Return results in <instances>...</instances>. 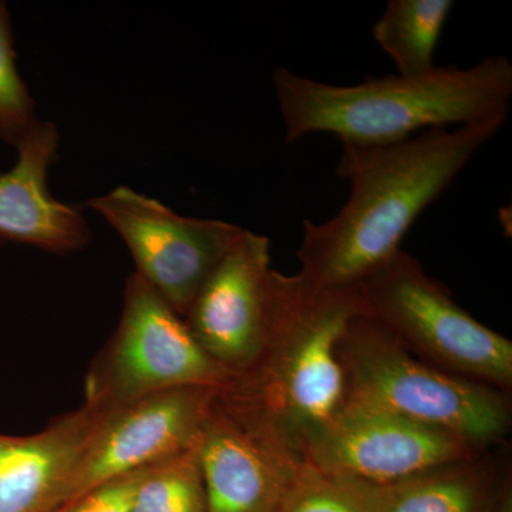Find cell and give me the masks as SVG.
I'll return each instance as SVG.
<instances>
[{
    "label": "cell",
    "instance_id": "1",
    "mask_svg": "<svg viewBox=\"0 0 512 512\" xmlns=\"http://www.w3.org/2000/svg\"><path fill=\"white\" fill-rule=\"evenodd\" d=\"M505 123L434 128L386 147L343 146L336 174L349 181L348 201L326 222H303L298 275L322 289L359 284L399 251L421 212Z\"/></svg>",
    "mask_w": 512,
    "mask_h": 512
},
{
    "label": "cell",
    "instance_id": "2",
    "mask_svg": "<svg viewBox=\"0 0 512 512\" xmlns=\"http://www.w3.org/2000/svg\"><path fill=\"white\" fill-rule=\"evenodd\" d=\"M357 315L363 311L356 286L316 288L272 269L261 352L218 390V400L302 461L306 444L346 402L336 348Z\"/></svg>",
    "mask_w": 512,
    "mask_h": 512
},
{
    "label": "cell",
    "instance_id": "3",
    "mask_svg": "<svg viewBox=\"0 0 512 512\" xmlns=\"http://www.w3.org/2000/svg\"><path fill=\"white\" fill-rule=\"evenodd\" d=\"M274 89L285 141L313 133L338 137L342 146L386 147L434 128L508 120L512 64L507 57L434 67L420 76H384L355 86H333L291 70H276Z\"/></svg>",
    "mask_w": 512,
    "mask_h": 512
},
{
    "label": "cell",
    "instance_id": "4",
    "mask_svg": "<svg viewBox=\"0 0 512 512\" xmlns=\"http://www.w3.org/2000/svg\"><path fill=\"white\" fill-rule=\"evenodd\" d=\"M336 355L346 402L448 431L484 450L510 431L511 407L503 390L429 365L365 315L350 320Z\"/></svg>",
    "mask_w": 512,
    "mask_h": 512
},
{
    "label": "cell",
    "instance_id": "5",
    "mask_svg": "<svg viewBox=\"0 0 512 512\" xmlns=\"http://www.w3.org/2000/svg\"><path fill=\"white\" fill-rule=\"evenodd\" d=\"M363 315L393 333L429 365L507 392L512 384L511 340L457 305L402 248L356 285Z\"/></svg>",
    "mask_w": 512,
    "mask_h": 512
},
{
    "label": "cell",
    "instance_id": "6",
    "mask_svg": "<svg viewBox=\"0 0 512 512\" xmlns=\"http://www.w3.org/2000/svg\"><path fill=\"white\" fill-rule=\"evenodd\" d=\"M198 345L185 320L134 272L119 326L86 376L84 403L111 410L180 387L222 389L232 379Z\"/></svg>",
    "mask_w": 512,
    "mask_h": 512
},
{
    "label": "cell",
    "instance_id": "7",
    "mask_svg": "<svg viewBox=\"0 0 512 512\" xmlns=\"http://www.w3.org/2000/svg\"><path fill=\"white\" fill-rule=\"evenodd\" d=\"M87 207L120 235L136 274L183 319L208 276L244 232L232 222L185 217L124 185L92 198Z\"/></svg>",
    "mask_w": 512,
    "mask_h": 512
},
{
    "label": "cell",
    "instance_id": "8",
    "mask_svg": "<svg viewBox=\"0 0 512 512\" xmlns=\"http://www.w3.org/2000/svg\"><path fill=\"white\" fill-rule=\"evenodd\" d=\"M218 389L180 387L104 410L79 460L40 512H55L101 485L197 446Z\"/></svg>",
    "mask_w": 512,
    "mask_h": 512
},
{
    "label": "cell",
    "instance_id": "9",
    "mask_svg": "<svg viewBox=\"0 0 512 512\" xmlns=\"http://www.w3.org/2000/svg\"><path fill=\"white\" fill-rule=\"evenodd\" d=\"M484 448L448 431L345 402L306 444L303 463L379 485L480 456Z\"/></svg>",
    "mask_w": 512,
    "mask_h": 512
},
{
    "label": "cell",
    "instance_id": "10",
    "mask_svg": "<svg viewBox=\"0 0 512 512\" xmlns=\"http://www.w3.org/2000/svg\"><path fill=\"white\" fill-rule=\"evenodd\" d=\"M271 271V241L244 229L184 316L202 350L234 377L261 352Z\"/></svg>",
    "mask_w": 512,
    "mask_h": 512
},
{
    "label": "cell",
    "instance_id": "11",
    "mask_svg": "<svg viewBox=\"0 0 512 512\" xmlns=\"http://www.w3.org/2000/svg\"><path fill=\"white\" fill-rule=\"evenodd\" d=\"M195 450L207 512H278L302 463L225 409L217 396Z\"/></svg>",
    "mask_w": 512,
    "mask_h": 512
},
{
    "label": "cell",
    "instance_id": "12",
    "mask_svg": "<svg viewBox=\"0 0 512 512\" xmlns=\"http://www.w3.org/2000/svg\"><path fill=\"white\" fill-rule=\"evenodd\" d=\"M59 147V128L45 120L37 121L15 147V165L0 174V241L52 254H70L89 244L82 212L53 197L47 183Z\"/></svg>",
    "mask_w": 512,
    "mask_h": 512
},
{
    "label": "cell",
    "instance_id": "13",
    "mask_svg": "<svg viewBox=\"0 0 512 512\" xmlns=\"http://www.w3.org/2000/svg\"><path fill=\"white\" fill-rule=\"evenodd\" d=\"M103 412L83 403L39 433H0V512H40L79 460Z\"/></svg>",
    "mask_w": 512,
    "mask_h": 512
},
{
    "label": "cell",
    "instance_id": "14",
    "mask_svg": "<svg viewBox=\"0 0 512 512\" xmlns=\"http://www.w3.org/2000/svg\"><path fill=\"white\" fill-rule=\"evenodd\" d=\"M491 466L483 453L384 487L379 512H490Z\"/></svg>",
    "mask_w": 512,
    "mask_h": 512
},
{
    "label": "cell",
    "instance_id": "15",
    "mask_svg": "<svg viewBox=\"0 0 512 512\" xmlns=\"http://www.w3.org/2000/svg\"><path fill=\"white\" fill-rule=\"evenodd\" d=\"M454 8L451 0H390L372 35L400 76H420L436 67L434 53Z\"/></svg>",
    "mask_w": 512,
    "mask_h": 512
},
{
    "label": "cell",
    "instance_id": "16",
    "mask_svg": "<svg viewBox=\"0 0 512 512\" xmlns=\"http://www.w3.org/2000/svg\"><path fill=\"white\" fill-rule=\"evenodd\" d=\"M384 487L301 463L278 512H379Z\"/></svg>",
    "mask_w": 512,
    "mask_h": 512
},
{
    "label": "cell",
    "instance_id": "17",
    "mask_svg": "<svg viewBox=\"0 0 512 512\" xmlns=\"http://www.w3.org/2000/svg\"><path fill=\"white\" fill-rule=\"evenodd\" d=\"M130 512H207L195 447L147 467L134 491Z\"/></svg>",
    "mask_w": 512,
    "mask_h": 512
},
{
    "label": "cell",
    "instance_id": "18",
    "mask_svg": "<svg viewBox=\"0 0 512 512\" xmlns=\"http://www.w3.org/2000/svg\"><path fill=\"white\" fill-rule=\"evenodd\" d=\"M39 120L36 101L18 69L9 9L0 0V141L18 146Z\"/></svg>",
    "mask_w": 512,
    "mask_h": 512
},
{
    "label": "cell",
    "instance_id": "19",
    "mask_svg": "<svg viewBox=\"0 0 512 512\" xmlns=\"http://www.w3.org/2000/svg\"><path fill=\"white\" fill-rule=\"evenodd\" d=\"M146 468L101 485L55 512H130L134 491Z\"/></svg>",
    "mask_w": 512,
    "mask_h": 512
},
{
    "label": "cell",
    "instance_id": "20",
    "mask_svg": "<svg viewBox=\"0 0 512 512\" xmlns=\"http://www.w3.org/2000/svg\"><path fill=\"white\" fill-rule=\"evenodd\" d=\"M493 512H511V495L507 494V491H503V495H501V501L497 504V507H494Z\"/></svg>",
    "mask_w": 512,
    "mask_h": 512
}]
</instances>
